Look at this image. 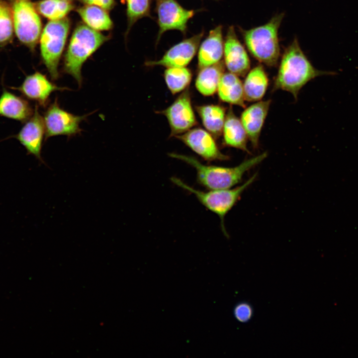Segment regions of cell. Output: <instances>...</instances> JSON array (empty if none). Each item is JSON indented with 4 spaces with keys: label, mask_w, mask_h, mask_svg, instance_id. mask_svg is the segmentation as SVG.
Here are the masks:
<instances>
[{
    "label": "cell",
    "mask_w": 358,
    "mask_h": 358,
    "mask_svg": "<svg viewBox=\"0 0 358 358\" xmlns=\"http://www.w3.org/2000/svg\"><path fill=\"white\" fill-rule=\"evenodd\" d=\"M267 153L245 160L234 167H224L202 164L196 158L171 153L169 156L181 160L193 167L196 172L198 183L209 190L230 188L240 182L245 174L259 164L267 157Z\"/></svg>",
    "instance_id": "obj_2"
},
{
    "label": "cell",
    "mask_w": 358,
    "mask_h": 358,
    "mask_svg": "<svg viewBox=\"0 0 358 358\" xmlns=\"http://www.w3.org/2000/svg\"></svg>",
    "instance_id": "obj_32"
},
{
    "label": "cell",
    "mask_w": 358,
    "mask_h": 358,
    "mask_svg": "<svg viewBox=\"0 0 358 358\" xmlns=\"http://www.w3.org/2000/svg\"><path fill=\"white\" fill-rule=\"evenodd\" d=\"M222 133L223 142L226 146L250 153L247 146L248 138L246 132L231 107L226 114Z\"/></svg>",
    "instance_id": "obj_19"
},
{
    "label": "cell",
    "mask_w": 358,
    "mask_h": 358,
    "mask_svg": "<svg viewBox=\"0 0 358 358\" xmlns=\"http://www.w3.org/2000/svg\"><path fill=\"white\" fill-rule=\"evenodd\" d=\"M66 0L70 1V0Z\"/></svg>",
    "instance_id": "obj_31"
},
{
    "label": "cell",
    "mask_w": 358,
    "mask_h": 358,
    "mask_svg": "<svg viewBox=\"0 0 358 358\" xmlns=\"http://www.w3.org/2000/svg\"><path fill=\"white\" fill-rule=\"evenodd\" d=\"M107 39V36L87 25L80 24L74 30L65 54L63 70L79 86L82 83L83 64Z\"/></svg>",
    "instance_id": "obj_4"
},
{
    "label": "cell",
    "mask_w": 358,
    "mask_h": 358,
    "mask_svg": "<svg viewBox=\"0 0 358 358\" xmlns=\"http://www.w3.org/2000/svg\"><path fill=\"white\" fill-rule=\"evenodd\" d=\"M331 71L316 69L305 56L295 38L285 49L275 78L273 90H281L291 93L296 99L302 88L319 76L335 75Z\"/></svg>",
    "instance_id": "obj_1"
},
{
    "label": "cell",
    "mask_w": 358,
    "mask_h": 358,
    "mask_svg": "<svg viewBox=\"0 0 358 358\" xmlns=\"http://www.w3.org/2000/svg\"><path fill=\"white\" fill-rule=\"evenodd\" d=\"M84 22L90 28L97 30H108L113 22L106 10L93 5L86 4L77 9Z\"/></svg>",
    "instance_id": "obj_24"
},
{
    "label": "cell",
    "mask_w": 358,
    "mask_h": 358,
    "mask_svg": "<svg viewBox=\"0 0 358 358\" xmlns=\"http://www.w3.org/2000/svg\"><path fill=\"white\" fill-rule=\"evenodd\" d=\"M12 89L19 91L27 98L35 101L43 106L47 104L53 92L68 90L66 87L57 86L50 81L45 75L38 72L27 76L19 87Z\"/></svg>",
    "instance_id": "obj_15"
},
{
    "label": "cell",
    "mask_w": 358,
    "mask_h": 358,
    "mask_svg": "<svg viewBox=\"0 0 358 358\" xmlns=\"http://www.w3.org/2000/svg\"><path fill=\"white\" fill-rule=\"evenodd\" d=\"M158 112L166 117L171 129L170 137L182 134L197 124L188 89L184 90L171 105Z\"/></svg>",
    "instance_id": "obj_9"
},
{
    "label": "cell",
    "mask_w": 358,
    "mask_h": 358,
    "mask_svg": "<svg viewBox=\"0 0 358 358\" xmlns=\"http://www.w3.org/2000/svg\"><path fill=\"white\" fill-rule=\"evenodd\" d=\"M37 11L50 20L62 19L73 9L70 1L66 0H42L36 5Z\"/></svg>",
    "instance_id": "obj_26"
},
{
    "label": "cell",
    "mask_w": 358,
    "mask_h": 358,
    "mask_svg": "<svg viewBox=\"0 0 358 358\" xmlns=\"http://www.w3.org/2000/svg\"><path fill=\"white\" fill-rule=\"evenodd\" d=\"M271 103L270 99L258 101L241 114V122L254 148L258 146L261 132Z\"/></svg>",
    "instance_id": "obj_16"
},
{
    "label": "cell",
    "mask_w": 358,
    "mask_h": 358,
    "mask_svg": "<svg viewBox=\"0 0 358 358\" xmlns=\"http://www.w3.org/2000/svg\"><path fill=\"white\" fill-rule=\"evenodd\" d=\"M164 77L171 92L175 94L187 89L191 81L192 73L185 67L168 68Z\"/></svg>",
    "instance_id": "obj_25"
},
{
    "label": "cell",
    "mask_w": 358,
    "mask_h": 358,
    "mask_svg": "<svg viewBox=\"0 0 358 358\" xmlns=\"http://www.w3.org/2000/svg\"><path fill=\"white\" fill-rule=\"evenodd\" d=\"M223 55L225 66L230 72L238 76H244L249 71V57L233 26H230L227 30L224 42Z\"/></svg>",
    "instance_id": "obj_13"
},
{
    "label": "cell",
    "mask_w": 358,
    "mask_h": 358,
    "mask_svg": "<svg viewBox=\"0 0 358 358\" xmlns=\"http://www.w3.org/2000/svg\"><path fill=\"white\" fill-rule=\"evenodd\" d=\"M13 27L18 39L34 48L41 34V19L29 0H17L12 8Z\"/></svg>",
    "instance_id": "obj_7"
},
{
    "label": "cell",
    "mask_w": 358,
    "mask_h": 358,
    "mask_svg": "<svg viewBox=\"0 0 358 358\" xmlns=\"http://www.w3.org/2000/svg\"><path fill=\"white\" fill-rule=\"evenodd\" d=\"M284 13L273 16L263 25L241 31L248 50L258 61L268 66H275L280 56L278 31Z\"/></svg>",
    "instance_id": "obj_3"
},
{
    "label": "cell",
    "mask_w": 358,
    "mask_h": 358,
    "mask_svg": "<svg viewBox=\"0 0 358 358\" xmlns=\"http://www.w3.org/2000/svg\"><path fill=\"white\" fill-rule=\"evenodd\" d=\"M45 133L43 118L36 105L31 116L26 121L15 138L29 154L41 160V149Z\"/></svg>",
    "instance_id": "obj_14"
},
{
    "label": "cell",
    "mask_w": 358,
    "mask_h": 358,
    "mask_svg": "<svg viewBox=\"0 0 358 358\" xmlns=\"http://www.w3.org/2000/svg\"><path fill=\"white\" fill-rule=\"evenodd\" d=\"M33 111L27 100L3 90L0 96V116L25 122Z\"/></svg>",
    "instance_id": "obj_18"
},
{
    "label": "cell",
    "mask_w": 358,
    "mask_h": 358,
    "mask_svg": "<svg viewBox=\"0 0 358 358\" xmlns=\"http://www.w3.org/2000/svg\"><path fill=\"white\" fill-rule=\"evenodd\" d=\"M175 137L206 161H224L229 159L220 151L214 137L201 128L190 129Z\"/></svg>",
    "instance_id": "obj_11"
},
{
    "label": "cell",
    "mask_w": 358,
    "mask_h": 358,
    "mask_svg": "<svg viewBox=\"0 0 358 358\" xmlns=\"http://www.w3.org/2000/svg\"><path fill=\"white\" fill-rule=\"evenodd\" d=\"M235 318L240 322H248L252 318L253 310L250 304L243 302L238 303L234 310Z\"/></svg>",
    "instance_id": "obj_29"
},
{
    "label": "cell",
    "mask_w": 358,
    "mask_h": 358,
    "mask_svg": "<svg viewBox=\"0 0 358 358\" xmlns=\"http://www.w3.org/2000/svg\"><path fill=\"white\" fill-rule=\"evenodd\" d=\"M14 30L12 10L8 5L0 2V43L9 40Z\"/></svg>",
    "instance_id": "obj_28"
},
{
    "label": "cell",
    "mask_w": 358,
    "mask_h": 358,
    "mask_svg": "<svg viewBox=\"0 0 358 358\" xmlns=\"http://www.w3.org/2000/svg\"><path fill=\"white\" fill-rule=\"evenodd\" d=\"M88 5L100 7L106 10L112 9L115 4L114 0H79Z\"/></svg>",
    "instance_id": "obj_30"
},
{
    "label": "cell",
    "mask_w": 358,
    "mask_h": 358,
    "mask_svg": "<svg viewBox=\"0 0 358 358\" xmlns=\"http://www.w3.org/2000/svg\"><path fill=\"white\" fill-rule=\"evenodd\" d=\"M243 84L245 100L260 101L267 91L268 79L263 66L258 65L247 74Z\"/></svg>",
    "instance_id": "obj_21"
},
{
    "label": "cell",
    "mask_w": 358,
    "mask_h": 358,
    "mask_svg": "<svg viewBox=\"0 0 358 358\" xmlns=\"http://www.w3.org/2000/svg\"><path fill=\"white\" fill-rule=\"evenodd\" d=\"M205 129L215 138L222 133L225 120V108L219 105H204L195 107Z\"/></svg>",
    "instance_id": "obj_23"
},
{
    "label": "cell",
    "mask_w": 358,
    "mask_h": 358,
    "mask_svg": "<svg viewBox=\"0 0 358 358\" xmlns=\"http://www.w3.org/2000/svg\"><path fill=\"white\" fill-rule=\"evenodd\" d=\"M224 52L222 26L218 25L211 30L200 45L198 54V69L209 66L220 61Z\"/></svg>",
    "instance_id": "obj_17"
},
{
    "label": "cell",
    "mask_w": 358,
    "mask_h": 358,
    "mask_svg": "<svg viewBox=\"0 0 358 358\" xmlns=\"http://www.w3.org/2000/svg\"><path fill=\"white\" fill-rule=\"evenodd\" d=\"M159 30L156 44L167 31L178 30L184 33L188 20L194 11L182 7L176 0H155Z\"/></svg>",
    "instance_id": "obj_10"
},
{
    "label": "cell",
    "mask_w": 358,
    "mask_h": 358,
    "mask_svg": "<svg viewBox=\"0 0 358 358\" xmlns=\"http://www.w3.org/2000/svg\"><path fill=\"white\" fill-rule=\"evenodd\" d=\"M221 100L231 104L245 107L243 84L238 76L231 73H224L217 89Z\"/></svg>",
    "instance_id": "obj_20"
},
{
    "label": "cell",
    "mask_w": 358,
    "mask_h": 358,
    "mask_svg": "<svg viewBox=\"0 0 358 358\" xmlns=\"http://www.w3.org/2000/svg\"><path fill=\"white\" fill-rule=\"evenodd\" d=\"M203 34L204 32H201L182 40L169 49L160 60L147 61L145 65L147 67L161 66L167 68L186 66L195 55Z\"/></svg>",
    "instance_id": "obj_12"
},
{
    "label": "cell",
    "mask_w": 358,
    "mask_h": 358,
    "mask_svg": "<svg viewBox=\"0 0 358 358\" xmlns=\"http://www.w3.org/2000/svg\"><path fill=\"white\" fill-rule=\"evenodd\" d=\"M128 26L126 34L139 19L150 16L151 0H126Z\"/></svg>",
    "instance_id": "obj_27"
},
{
    "label": "cell",
    "mask_w": 358,
    "mask_h": 358,
    "mask_svg": "<svg viewBox=\"0 0 358 358\" xmlns=\"http://www.w3.org/2000/svg\"><path fill=\"white\" fill-rule=\"evenodd\" d=\"M70 26V21L66 17L50 20L46 24L40 35L41 58L53 80H57L59 77L58 65Z\"/></svg>",
    "instance_id": "obj_6"
},
{
    "label": "cell",
    "mask_w": 358,
    "mask_h": 358,
    "mask_svg": "<svg viewBox=\"0 0 358 358\" xmlns=\"http://www.w3.org/2000/svg\"><path fill=\"white\" fill-rule=\"evenodd\" d=\"M87 115H76L65 110L55 99L43 117L45 139L55 136H71L80 133L81 131L80 124Z\"/></svg>",
    "instance_id": "obj_8"
},
{
    "label": "cell",
    "mask_w": 358,
    "mask_h": 358,
    "mask_svg": "<svg viewBox=\"0 0 358 358\" xmlns=\"http://www.w3.org/2000/svg\"><path fill=\"white\" fill-rule=\"evenodd\" d=\"M225 66L224 62L220 61L198 70L195 87L201 94L210 96L217 91L220 80L224 73Z\"/></svg>",
    "instance_id": "obj_22"
},
{
    "label": "cell",
    "mask_w": 358,
    "mask_h": 358,
    "mask_svg": "<svg viewBox=\"0 0 358 358\" xmlns=\"http://www.w3.org/2000/svg\"><path fill=\"white\" fill-rule=\"evenodd\" d=\"M257 174H255L243 184L234 188L208 191L194 188L176 177L171 178V181L178 186L193 194L202 205L218 215L222 230L224 235L227 236L224 226L225 216L238 201L244 191L255 180Z\"/></svg>",
    "instance_id": "obj_5"
}]
</instances>
